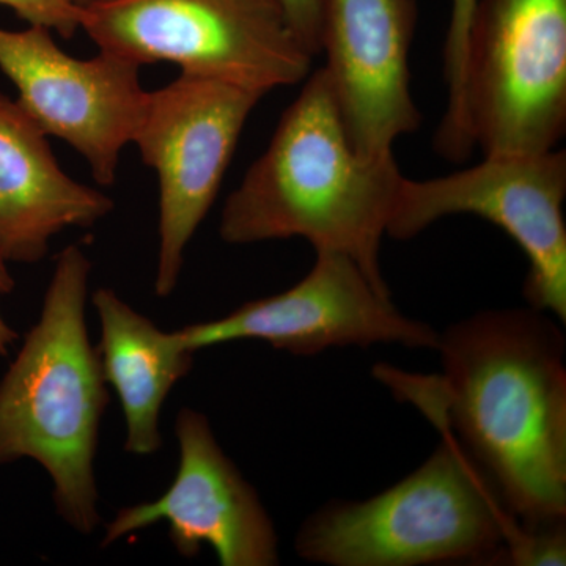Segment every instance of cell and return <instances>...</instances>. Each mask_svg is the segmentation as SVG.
<instances>
[{
  "instance_id": "obj_1",
  "label": "cell",
  "mask_w": 566,
  "mask_h": 566,
  "mask_svg": "<svg viewBox=\"0 0 566 566\" xmlns=\"http://www.w3.org/2000/svg\"><path fill=\"white\" fill-rule=\"evenodd\" d=\"M442 375L374 374L453 436L524 528L565 523L566 367L560 327L535 308H494L439 334Z\"/></svg>"
},
{
  "instance_id": "obj_2",
  "label": "cell",
  "mask_w": 566,
  "mask_h": 566,
  "mask_svg": "<svg viewBox=\"0 0 566 566\" xmlns=\"http://www.w3.org/2000/svg\"><path fill=\"white\" fill-rule=\"evenodd\" d=\"M403 178L394 153L367 156L353 147L319 69L226 200L219 234L229 244L304 238L316 252L348 256L390 294L379 251Z\"/></svg>"
},
{
  "instance_id": "obj_3",
  "label": "cell",
  "mask_w": 566,
  "mask_h": 566,
  "mask_svg": "<svg viewBox=\"0 0 566 566\" xmlns=\"http://www.w3.org/2000/svg\"><path fill=\"white\" fill-rule=\"evenodd\" d=\"M91 271L80 245L59 253L40 319L0 381V464L43 465L55 510L81 535L102 523L95 458L111 400L85 323Z\"/></svg>"
},
{
  "instance_id": "obj_4",
  "label": "cell",
  "mask_w": 566,
  "mask_h": 566,
  "mask_svg": "<svg viewBox=\"0 0 566 566\" xmlns=\"http://www.w3.org/2000/svg\"><path fill=\"white\" fill-rule=\"evenodd\" d=\"M411 475L360 502L333 501L308 516L297 556L331 566L505 565L521 526L446 430Z\"/></svg>"
},
{
  "instance_id": "obj_5",
  "label": "cell",
  "mask_w": 566,
  "mask_h": 566,
  "mask_svg": "<svg viewBox=\"0 0 566 566\" xmlns=\"http://www.w3.org/2000/svg\"><path fill=\"white\" fill-rule=\"evenodd\" d=\"M81 29L137 65L170 62L263 95L307 80L314 62L281 0H107L82 9Z\"/></svg>"
},
{
  "instance_id": "obj_6",
  "label": "cell",
  "mask_w": 566,
  "mask_h": 566,
  "mask_svg": "<svg viewBox=\"0 0 566 566\" xmlns=\"http://www.w3.org/2000/svg\"><path fill=\"white\" fill-rule=\"evenodd\" d=\"M566 132V0H479L461 96L464 159L554 150Z\"/></svg>"
},
{
  "instance_id": "obj_7",
  "label": "cell",
  "mask_w": 566,
  "mask_h": 566,
  "mask_svg": "<svg viewBox=\"0 0 566 566\" xmlns=\"http://www.w3.org/2000/svg\"><path fill=\"white\" fill-rule=\"evenodd\" d=\"M566 153L485 156L471 169L403 178L387 234L411 240L431 223L474 214L504 230L528 260L523 293L535 311L566 322Z\"/></svg>"
},
{
  "instance_id": "obj_8",
  "label": "cell",
  "mask_w": 566,
  "mask_h": 566,
  "mask_svg": "<svg viewBox=\"0 0 566 566\" xmlns=\"http://www.w3.org/2000/svg\"><path fill=\"white\" fill-rule=\"evenodd\" d=\"M263 96L185 73L148 95L133 144L158 174L159 297L177 289L186 248L210 212L245 122Z\"/></svg>"
},
{
  "instance_id": "obj_9",
  "label": "cell",
  "mask_w": 566,
  "mask_h": 566,
  "mask_svg": "<svg viewBox=\"0 0 566 566\" xmlns=\"http://www.w3.org/2000/svg\"><path fill=\"white\" fill-rule=\"evenodd\" d=\"M50 29H0V71L20 93L18 103L48 137L70 144L102 186L117 181L123 148L134 140L148 95L140 65L99 51L88 61L59 48Z\"/></svg>"
},
{
  "instance_id": "obj_10",
  "label": "cell",
  "mask_w": 566,
  "mask_h": 566,
  "mask_svg": "<svg viewBox=\"0 0 566 566\" xmlns=\"http://www.w3.org/2000/svg\"><path fill=\"white\" fill-rule=\"evenodd\" d=\"M189 352L237 340H262L275 349L314 356L331 348L398 344L438 349L439 333L408 318L390 294L379 292L348 256L316 252L311 273L286 292L251 301L214 322L178 331Z\"/></svg>"
},
{
  "instance_id": "obj_11",
  "label": "cell",
  "mask_w": 566,
  "mask_h": 566,
  "mask_svg": "<svg viewBox=\"0 0 566 566\" xmlns=\"http://www.w3.org/2000/svg\"><path fill=\"white\" fill-rule=\"evenodd\" d=\"M180 463L169 490L153 502L126 506L107 524L102 547L166 523L182 557L211 547L222 566L279 565V542L255 488L216 441L207 416L182 408L175 423Z\"/></svg>"
},
{
  "instance_id": "obj_12",
  "label": "cell",
  "mask_w": 566,
  "mask_h": 566,
  "mask_svg": "<svg viewBox=\"0 0 566 566\" xmlns=\"http://www.w3.org/2000/svg\"><path fill=\"white\" fill-rule=\"evenodd\" d=\"M417 0H322L319 54L357 151L394 153L422 122L411 92Z\"/></svg>"
},
{
  "instance_id": "obj_13",
  "label": "cell",
  "mask_w": 566,
  "mask_h": 566,
  "mask_svg": "<svg viewBox=\"0 0 566 566\" xmlns=\"http://www.w3.org/2000/svg\"><path fill=\"white\" fill-rule=\"evenodd\" d=\"M114 207L106 193L63 172L46 134L0 93V256L40 262L55 234L91 229Z\"/></svg>"
},
{
  "instance_id": "obj_14",
  "label": "cell",
  "mask_w": 566,
  "mask_h": 566,
  "mask_svg": "<svg viewBox=\"0 0 566 566\" xmlns=\"http://www.w3.org/2000/svg\"><path fill=\"white\" fill-rule=\"evenodd\" d=\"M92 303L102 326L96 352L104 379L120 398L125 416V450L153 455L163 446V406L175 385L191 371L196 353L186 348L178 331L164 333L114 290H96Z\"/></svg>"
},
{
  "instance_id": "obj_15",
  "label": "cell",
  "mask_w": 566,
  "mask_h": 566,
  "mask_svg": "<svg viewBox=\"0 0 566 566\" xmlns=\"http://www.w3.org/2000/svg\"><path fill=\"white\" fill-rule=\"evenodd\" d=\"M479 0H452L444 46L447 107L434 136V148L442 158L464 161L460 142L461 96L468 51L469 29Z\"/></svg>"
},
{
  "instance_id": "obj_16",
  "label": "cell",
  "mask_w": 566,
  "mask_h": 566,
  "mask_svg": "<svg viewBox=\"0 0 566 566\" xmlns=\"http://www.w3.org/2000/svg\"><path fill=\"white\" fill-rule=\"evenodd\" d=\"M29 25H43L57 32L63 39H71L81 29V7L70 0H0Z\"/></svg>"
},
{
  "instance_id": "obj_17",
  "label": "cell",
  "mask_w": 566,
  "mask_h": 566,
  "mask_svg": "<svg viewBox=\"0 0 566 566\" xmlns=\"http://www.w3.org/2000/svg\"><path fill=\"white\" fill-rule=\"evenodd\" d=\"M294 31L312 55L319 54L322 0H281Z\"/></svg>"
},
{
  "instance_id": "obj_18",
  "label": "cell",
  "mask_w": 566,
  "mask_h": 566,
  "mask_svg": "<svg viewBox=\"0 0 566 566\" xmlns=\"http://www.w3.org/2000/svg\"><path fill=\"white\" fill-rule=\"evenodd\" d=\"M14 289V279L9 273L6 260L0 256V294H9ZM18 340V334L6 323L0 315V356H7L9 348Z\"/></svg>"
},
{
  "instance_id": "obj_19",
  "label": "cell",
  "mask_w": 566,
  "mask_h": 566,
  "mask_svg": "<svg viewBox=\"0 0 566 566\" xmlns=\"http://www.w3.org/2000/svg\"><path fill=\"white\" fill-rule=\"evenodd\" d=\"M70 2L84 9V7L93 6V3L107 2V0H70Z\"/></svg>"
}]
</instances>
